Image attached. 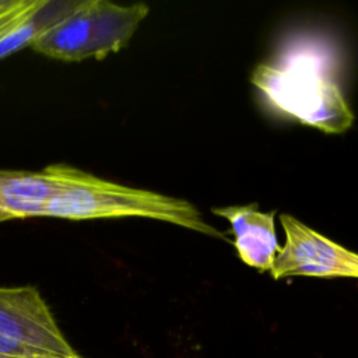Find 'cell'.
<instances>
[{"mask_svg": "<svg viewBox=\"0 0 358 358\" xmlns=\"http://www.w3.org/2000/svg\"><path fill=\"white\" fill-rule=\"evenodd\" d=\"M333 60L320 45L296 43L277 63L257 64L250 83L280 113L340 134L351 127L354 113L336 80Z\"/></svg>", "mask_w": 358, "mask_h": 358, "instance_id": "1", "label": "cell"}, {"mask_svg": "<svg viewBox=\"0 0 358 358\" xmlns=\"http://www.w3.org/2000/svg\"><path fill=\"white\" fill-rule=\"evenodd\" d=\"M45 217L66 220L143 217L227 241V236L210 225L190 201L115 183L90 172L83 185L53 194L45 204Z\"/></svg>", "mask_w": 358, "mask_h": 358, "instance_id": "2", "label": "cell"}, {"mask_svg": "<svg viewBox=\"0 0 358 358\" xmlns=\"http://www.w3.org/2000/svg\"><path fill=\"white\" fill-rule=\"evenodd\" d=\"M280 222L285 243L270 271L273 278L288 275L358 278V253L330 241L289 214H281Z\"/></svg>", "mask_w": 358, "mask_h": 358, "instance_id": "3", "label": "cell"}, {"mask_svg": "<svg viewBox=\"0 0 358 358\" xmlns=\"http://www.w3.org/2000/svg\"><path fill=\"white\" fill-rule=\"evenodd\" d=\"M0 334L42 355H77L32 285L0 287Z\"/></svg>", "mask_w": 358, "mask_h": 358, "instance_id": "4", "label": "cell"}, {"mask_svg": "<svg viewBox=\"0 0 358 358\" xmlns=\"http://www.w3.org/2000/svg\"><path fill=\"white\" fill-rule=\"evenodd\" d=\"M76 185V168L66 164H52L39 172L0 169V208L15 218L45 217L46 201Z\"/></svg>", "mask_w": 358, "mask_h": 358, "instance_id": "5", "label": "cell"}, {"mask_svg": "<svg viewBox=\"0 0 358 358\" xmlns=\"http://www.w3.org/2000/svg\"><path fill=\"white\" fill-rule=\"evenodd\" d=\"M213 213L231 224L234 246L241 260L259 271H271L281 249L274 227V211L263 213L252 203L213 208Z\"/></svg>", "mask_w": 358, "mask_h": 358, "instance_id": "6", "label": "cell"}, {"mask_svg": "<svg viewBox=\"0 0 358 358\" xmlns=\"http://www.w3.org/2000/svg\"><path fill=\"white\" fill-rule=\"evenodd\" d=\"M148 13L150 7L144 3L120 6L91 0L92 41L88 59H103L124 48Z\"/></svg>", "mask_w": 358, "mask_h": 358, "instance_id": "7", "label": "cell"}, {"mask_svg": "<svg viewBox=\"0 0 358 358\" xmlns=\"http://www.w3.org/2000/svg\"><path fill=\"white\" fill-rule=\"evenodd\" d=\"M91 41V0H84L77 1L66 17L43 32L31 46L48 57L77 62L88 59Z\"/></svg>", "mask_w": 358, "mask_h": 358, "instance_id": "8", "label": "cell"}, {"mask_svg": "<svg viewBox=\"0 0 358 358\" xmlns=\"http://www.w3.org/2000/svg\"><path fill=\"white\" fill-rule=\"evenodd\" d=\"M76 4L77 1L46 0V3L31 18L0 41V59L27 45H32L43 32L66 17L76 7Z\"/></svg>", "mask_w": 358, "mask_h": 358, "instance_id": "9", "label": "cell"}, {"mask_svg": "<svg viewBox=\"0 0 358 358\" xmlns=\"http://www.w3.org/2000/svg\"><path fill=\"white\" fill-rule=\"evenodd\" d=\"M46 0H10L0 8V41L31 18Z\"/></svg>", "mask_w": 358, "mask_h": 358, "instance_id": "10", "label": "cell"}, {"mask_svg": "<svg viewBox=\"0 0 358 358\" xmlns=\"http://www.w3.org/2000/svg\"><path fill=\"white\" fill-rule=\"evenodd\" d=\"M10 220H15V217L10 211H7L4 208H0V222L10 221Z\"/></svg>", "mask_w": 358, "mask_h": 358, "instance_id": "11", "label": "cell"}, {"mask_svg": "<svg viewBox=\"0 0 358 358\" xmlns=\"http://www.w3.org/2000/svg\"><path fill=\"white\" fill-rule=\"evenodd\" d=\"M36 358H80L78 355H76V357H59V355H39V357H36Z\"/></svg>", "mask_w": 358, "mask_h": 358, "instance_id": "12", "label": "cell"}, {"mask_svg": "<svg viewBox=\"0 0 358 358\" xmlns=\"http://www.w3.org/2000/svg\"><path fill=\"white\" fill-rule=\"evenodd\" d=\"M8 1H10V0H0V8H3Z\"/></svg>", "mask_w": 358, "mask_h": 358, "instance_id": "13", "label": "cell"}, {"mask_svg": "<svg viewBox=\"0 0 358 358\" xmlns=\"http://www.w3.org/2000/svg\"><path fill=\"white\" fill-rule=\"evenodd\" d=\"M0 358H14V357H8V355H4L0 352Z\"/></svg>", "mask_w": 358, "mask_h": 358, "instance_id": "14", "label": "cell"}]
</instances>
